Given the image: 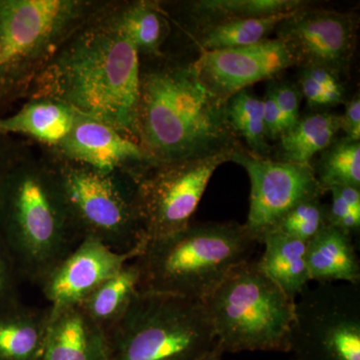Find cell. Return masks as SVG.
<instances>
[{
  "label": "cell",
  "instance_id": "obj_1",
  "mask_svg": "<svg viewBox=\"0 0 360 360\" xmlns=\"http://www.w3.org/2000/svg\"><path fill=\"white\" fill-rule=\"evenodd\" d=\"M105 6L61 44L26 99L47 96L137 142L141 58Z\"/></svg>",
  "mask_w": 360,
  "mask_h": 360
},
{
  "label": "cell",
  "instance_id": "obj_2",
  "mask_svg": "<svg viewBox=\"0 0 360 360\" xmlns=\"http://www.w3.org/2000/svg\"><path fill=\"white\" fill-rule=\"evenodd\" d=\"M136 131L155 163L205 158L240 144L226 103L201 84L191 63L167 54L141 59Z\"/></svg>",
  "mask_w": 360,
  "mask_h": 360
},
{
  "label": "cell",
  "instance_id": "obj_3",
  "mask_svg": "<svg viewBox=\"0 0 360 360\" xmlns=\"http://www.w3.org/2000/svg\"><path fill=\"white\" fill-rule=\"evenodd\" d=\"M0 232L21 278L39 285L82 241L44 148L0 179Z\"/></svg>",
  "mask_w": 360,
  "mask_h": 360
},
{
  "label": "cell",
  "instance_id": "obj_4",
  "mask_svg": "<svg viewBox=\"0 0 360 360\" xmlns=\"http://www.w3.org/2000/svg\"><path fill=\"white\" fill-rule=\"evenodd\" d=\"M257 241L236 222L189 224L148 239L135 262L141 291L203 302L238 265L250 259Z\"/></svg>",
  "mask_w": 360,
  "mask_h": 360
},
{
  "label": "cell",
  "instance_id": "obj_5",
  "mask_svg": "<svg viewBox=\"0 0 360 360\" xmlns=\"http://www.w3.org/2000/svg\"><path fill=\"white\" fill-rule=\"evenodd\" d=\"M108 0H0V117L25 101L61 44Z\"/></svg>",
  "mask_w": 360,
  "mask_h": 360
},
{
  "label": "cell",
  "instance_id": "obj_6",
  "mask_svg": "<svg viewBox=\"0 0 360 360\" xmlns=\"http://www.w3.org/2000/svg\"><path fill=\"white\" fill-rule=\"evenodd\" d=\"M202 304L224 352H288L295 300L257 262L234 267Z\"/></svg>",
  "mask_w": 360,
  "mask_h": 360
},
{
  "label": "cell",
  "instance_id": "obj_7",
  "mask_svg": "<svg viewBox=\"0 0 360 360\" xmlns=\"http://www.w3.org/2000/svg\"><path fill=\"white\" fill-rule=\"evenodd\" d=\"M105 335L108 360H200L217 345L202 302L146 291Z\"/></svg>",
  "mask_w": 360,
  "mask_h": 360
},
{
  "label": "cell",
  "instance_id": "obj_8",
  "mask_svg": "<svg viewBox=\"0 0 360 360\" xmlns=\"http://www.w3.org/2000/svg\"><path fill=\"white\" fill-rule=\"evenodd\" d=\"M45 150L53 161L68 212L82 238H97L120 253L141 252L146 238L135 207L134 177L94 169Z\"/></svg>",
  "mask_w": 360,
  "mask_h": 360
},
{
  "label": "cell",
  "instance_id": "obj_9",
  "mask_svg": "<svg viewBox=\"0 0 360 360\" xmlns=\"http://www.w3.org/2000/svg\"><path fill=\"white\" fill-rule=\"evenodd\" d=\"M295 360H360V285L317 283L295 300Z\"/></svg>",
  "mask_w": 360,
  "mask_h": 360
},
{
  "label": "cell",
  "instance_id": "obj_10",
  "mask_svg": "<svg viewBox=\"0 0 360 360\" xmlns=\"http://www.w3.org/2000/svg\"><path fill=\"white\" fill-rule=\"evenodd\" d=\"M233 151L193 160L155 163L134 177V202L146 240L191 224L215 170Z\"/></svg>",
  "mask_w": 360,
  "mask_h": 360
},
{
  "label": "cell",
  "instance_id": "obj_11",
  "mask_svg": "<svg viewBox=\"0 0 360 360\" xmlns=\"http://www.w3.org/2000/svg\"><path fill=\"white\" fill-rule=\"evenodd\" d=\"M231 161L250 177V210L243 225L257 243L293 206L323 195L312 165L259 158L241 144L232 151Z\"/></svg>",
  "mask_w": 360,
  "mask_h": 360
},
{
  "label": "cell",
  "instance_id": "obj_12",
  "mask_svg": "<svg viewBox=\"0 0 360 360\" xmlns=\"http://www.w3.org/2000/svg\"><path fill=\"white\" fill-rule=\"evenodd\" d=\"M359 16L309 6L277 26L300 68H322L340 77L349 68L356 47Z\"/></svg>",
  "mask_w": 360,
  "mask_h": 360
},
{
  "label": "cell",
  "instance_id": "obj_13",
  "mask_svg": "<svg viewBox=\"0 0 360 360\" xmlns=\"http://www.w3.org/2000/svg\"><path fill=\"white\" fill-rule=\"evenodd\" d=\"M191 65L201 84L226 103L238 92L274 79L297 63L288 44L276 37L248 46L202 51Z\"/></svg>",
  "mask_w": 360,
  "mask_h": 360
},
{
  "label": "cell",
  "instance_id": "obj_14",
  "mask_svg": "<svg viewBox=\"0 0 360 360\" xmlns=\"http://www.w3.org/2000/svg\"><path fill=\"white\" fill-rule=\"evenodd\" d=\"M47 150L63 160L132 177L155 165L139 142L108 123L78 112L68 134L56 148Z\"/></svg>",
  "mask_w": 360,
  "mask_h": 360
},
{
  "label": "cell",
  "instance_id": "obj_15",
  "mask_svg": "<svg viewBox=\"0 0 360 360\" xmlns=\"http://www.w3.org/2000/svg\"><path fill=\"white\" fill-rule=\"evenodd\" d=\"M137 255L117 252L91 236L82 238L40 284L49 311L79 305Z\"/></svg>",
  "mask_w": 360,
  "mask_h": 360
},
{
  "label": "cell",
  "instance_id": "obj_16",
  "mask_svg": "<svg viewBox=\"0 0 360 360\" xmlns=\"http://www.w3.org/2000/svg\"><path fill=\"white\" fill-rule=\"evenodd\" d=\"M41 360H108L105 333L79 305L49 311Z\"/></svg>",
  "mask_w": 360,
  "mask_h": 360
},
{
  "label": "cell",
  "instance_id": "obj_17",
  "mask_svg": "<svg viewBox=\"0 0 360 360\" xmlns=\"http://www.w3.org/2000/svg\"><path fill=\"white\" fill-rule=\"evenodd\" d=\"M77 111L68 104L39 96L25 99L20 110L0 117V134L13 135L51 149L72 129Z\"/></svg>",
  "mask_w": 360,
  "mask_h": 360
},
{
  "label": "cell",
  "instance_id": "obj_18",
  "mask_svg": "<svg viewBox=\"0 0 360 360\" xmlns=\"http://www.w3.org/2000/svg\"><path fill=\"white\" fill-rule=\"evenodd\" d=\"M106 14L132 42L141 60L165 56L163 46L172 33V25L160 1L110 0Z\"/></svg>",
  "mask_w": 360,
  "mask_h": 360
},
{
  "label": "cell",
  "instance_id": "obj_19",
  "mask_svg": "<svg viewBox=\"0 0 360 360\" xmlns=\"http://www.w3.org/2000/svg\"><path fill=\"white\" fill-rule=\"evenodd\" d=\"M310 281L360 285V262L354 239L328 225L307 243Z\"/></svg>",
  "mask_w": 360,
  "mask_h": 360
},
{
  "label": "cell",
  "instance_id": "obj_20",
  "mask_svg": "<svg viewBox=\"0 0 360 360\" xmlns=\"http://www.w3.org/2000/svg\"><path fill=\"white\" fill-rule=\"evenodd\" d=\"M260 243L264 245V251L257 260L258 266L288 297L295 300L309 288L307 243L277 232H269Z\"/></svg>",
  "mask_w": 360,
  "mask_h": 360
},
{
  "label": "cell",
  "instance_id": "obj_21",
  "mask_svg": "<svg viewBox=\"0 0 360 360\" xmlns=\"http://www.w3.org/2000/svg\"><path fill=\"white\" fill-rule=\"evenodd\" d=\"M302 0H193L174 4L195 30L226 21L288 13L309 6Z\"/></svg>",
  "mask_w": 360,
  "mask_h": 360
},
{
  "label": "cell",
  "instance_id": "obj_22",
  "mask_svg": "<svg viewBox=\"0 0 360 360\" xmlns=\"http://www.w3.org/2000/svg\"><path fill=\"white\" fill-rule=\"evenodd\" d=\"M49 311L21 303L0 310V360H41Z\"/></svg>",
  "mask_w": 360,
  "mask_h": 360
},
{
  "label": "cell",
  "instance_id": "obj_23",
  "mask_svg": "<svg viewBox=\"0 0 360 360\" xmlns=\"http://www.w3.org/2000/svg\"><path fill=\"white\" fill-rule=\"evenodd\" d=\"M340 130V115L314 112L303 116L279 137L276 160L311 165L312 158L333 143Z\"/></svg>",
  "mask_w": 360,
  "mask_h": 360
},
{
  "label": "cell",
  "instance_id": "obj_24",
  "mask_svg": "<svg viewBox=\"0 0 360 360\" xmlns=\"http://www.w3.org/2000/svg\"><path fill=\"white\" fill-rule=\"evenodd\" d=\"M134 258L79 304L104 333L124 314L141 291V269Z\"/></svg>",
  "mask_w": 360,
  "mask_h": 360
},
{
  "label": "cell",
  "instance_id": "obj_25",
  "mask_svg": "<svg viewBox=\"0 0 360 360\" xmlns=\"http://www.w3.org/2000/svg\"><path fill=\"white\" fill-rule=\"evenodd\" d=\"M295 11L264 18L226 21L198 28L194 33V44L202 52L258 44L267 39L270 33L276 32L277 26L288 20Z\"/></svg>",
  "mask_w": 360,
  "mask_h": 360
},
{
  "label": "cell",
  "instance_id": "obj_26",
  "mask_svg": "<svg viewBox=\"0 0 360 360\" xmlns=\"http://www.w3.org/2000/svg\"><path fill=\"white\" fill-rule=\"evenodd\" d=\"M321 155L312 168L322 193L335 187L360 188V141L342 137L333 141Z\"/></svg>",
  "mask_w": 360,
  "mask_h": 360
},
{
  "label": "cell",
  "instance_id": "obj_27",
  "mask_svg": "<svg viewBox=\"0 0 360 360\" xmlns=\"http://www.w3.org/2000/svg\"><path fill=\"white\" fill-rule=\"evenodd\" d=\"M226 116L231 129L245 139L251 153L269 158L271 146L265 136L262 99L243 90L227 101Z\"/></svg>",
  "mask_w": 360,
  "mask_h": 360
},
{
  "label": "cell",
  "instance_id": "obj_28",
  "mask_svg": "<svg viewBox=\"0 0 360 360\" xmlns=\"http://www.w3.org/2000/svg\"><path fill=\"white\" fill-rule=\"evenodd\" d=\"M328 225V206L321 202V198H315L293 206L269 232H277L307 243Z\"/></svg>",
  "mask_w": 360,
  "mask_h": 360
},
{
  "label": "cell",
  "instance_id": "obj_29",
  "mask_svg": "<svg viewBox=\"0 0 360 360\" xmlns=\"http://www.w3.org/2000/svg\"><path fill=\"white\" fill-rule=\"evenodd\" d=\"M20 278L11 251L0 232V310L20 303L18 288Z\"/></svg>",
  "mask_w": 360,
  "mask_h": 360
},
{
  "label": "cell",
  "instance_id": "obj_30",
  "mask_svg": "<svg viewBox=\"0 0 360 360\" xmlns=\"http://www.w3.org/2000/svg\"><path fill=\"white\" fill-rule=\"evenodd\" d=\"M278 110L281 111L284 124V131L295 125L300 118V90L295 84L288 82H272L269 85Z\"/></svg>",
  "mask_w": 360,
  "mask_h": 360
},
{
  "label": "cell",
  "instance_id": "obj_31",
  "mask_svg": "<svg viewBox=\"0 0 360 360\" xmlns=\"http://www.w3.org/2000/svg\"><path fill=\"white\" fill-rule=\"evenodd\" d=\"M32 148V142L13 135L0 134V179Z\"/></svg>",
  "mask_w": 360,
  "mask_h": 360
},
{
  "label": "cell",
  "instance_id": "obj_32",
  "mask_svg": "<svg viewBox=\"0 0 360 360\" xmlns=\"http://www.w3.org/2000/svg\"><path fill=\"white\" fill-rule=\"evenodd\" d=\"M262 103H264L265 136H266L267 141H278L279 137L284 132L283 120L269 87H267Z\"/></svg>",
  "mask_w": 360,
  "mask_h": 360
},
{
  "label": "cell",
  "instance_id": "obj_33",
  "mask_svg": "<svg viewBox=\"0 0 360 360\" xmlns=\"http://www.w3.org/2000/svg\"><path fill=\"white\" fill-rule=\"evenodd\" d=\"M341 130L350 141H360V99L355 96L345 105V112L340 115Z\"/></svg>",
  "mask_w": 360,
  "mask_h": 360
},
{
  "label": "cell",
  "instance_id": "obj_34",
  "mask_svg": "<svg viewBox=\"0 0 360 360\" xmlns=\"http://www.w3.org/2000/svg\"><path fill=\"white\" fill-rule=\"evenodd\" d=\"M326 92L335 94L345 99V89L340 84V77L330 70L322 68H302Z\"/></svg>",
  "mask_w": 360,
  "mask_h": 360
},
{
  "label": "cell",
  "instance_id": "obj_35",
  "mask_svg": "<svg viewBox=\"0 0 360 360\" xmlns=\"http://www.w3.org/2000/svg\"><path fill=\"white\" fill-rule=\"evenodd\" d=\"M300 94L305 97L309 106L311 108L326 106V92L303 70L300 73Z\"/></svg>",
  "mask_w": 360,
  "mask_h": 360
},
{
  "label": "cell",
  "instance_id": "obj_36",
  "mask_svg": "<svg viewBox=\"0 0 360 360\" xmlns=\"http://www.w3.org/2000/svg\"><path fill=\"white\" fill-rule=\"evenodd\" d=\"M224 354V350L221 349V347L217 342V345L210 352H207L205 356L201 357L200 360H222V355Z\"/></svg>",
  "mask_w": 360,
  "mask_h": 360
},
{
  "label": "cell",
  "instance_id": "obj_37",
  "mask_svg": "<svg viewBox=\"0 0 360 360\" xmlns=\"http://www.w3.org/2000/svg\"><path fill=\"white\" fill-rule=\"evenodd\" d=\"M292 360H295V359H292Z\"/></svg>",
  "mask_w": 360,
  "mask_h": 360
}]
</instances>
